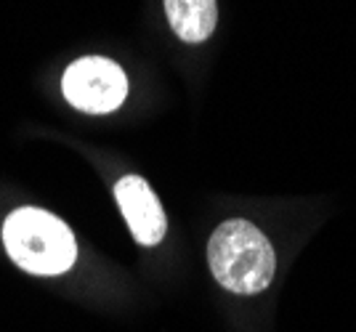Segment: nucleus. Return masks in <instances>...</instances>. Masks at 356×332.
I'll use <instances>...</instances> for the list:
<instances>
[{"instance_id":"f257e3e1","label":"nucleus","mask_w":356,"mask_h":332,"mask_svg":"<svg viewBox=\"0 0 356 332\" xmlns=\"http://www.w3.org/2000/svg\"><path fill=\"white\" fill-rule=\"evenodd\" d=\"M208 263L216 282L229 292H264L277 272V256L266 234L250 221H226L208 242Z\"/></svg>"},{"instance_id":"f03ea898","label":"nucleus","mask_w":356,"mask_h":332,"mask_svg":"<svg viewBox=\"0 0 356 332\" xmlns=\"http://www.w3.org/2000/svg\"><path fill=\"white\" fill-rule=\"evenodd\" d=\"M3 242L16 266L38 276L64 274L77 258L72 229L40 208H19L11 213L3 226Z\"/></svg>"},{"instance_id":"7ed1b4c3","label":"nucleus","mask_w":356,"mask_h":332,"mask_svg":"<svg viewBox=\"0 0 356 332\" xmlns=\"http://www.w3.org/2000/svg\"><path fill=\"white\" fill-rule=\"evenodd\" d=\"M61 91L74 109L88 115H106L125 101L128 77L112 59L86 56L67 67Z\"/></svg>"},{"instance_id":"20e7f679","label":"nucleus","mask_w":356,"mask_h":332,"mask_svg":"<svg viewBox=\"0 0 356 332\" xmlns=\"http://www.w3.org/2000/svg\"><path fill=\"white\" fill-rule=\"evenodd\" d=\"M115 199H118L120 210L128 221V229L141 244H157L163 242L168 221L165 213L157 202L154 192L149 189V183L141 176H125L115 186Z\"/></svg>"},{"instance_id":"39448f33","label":"nucleus","mask_w":356,"mask_h":332,"mask_svg":"<svg viewBox=\"0 0 356 332\" xmlns=\"http://www.w3.org/2000/svg\"><path fill=\"white\" fill-rule=\"evenodd\" d=\"M165 14L184 43H202L216 30L218 6L216 0H165Z\"/></svg>"}]
</instances>
